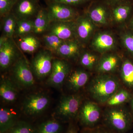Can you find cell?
<instances>
[{"label":"cell","instance_id":"cell-6","mask_svg":"<svg viewBox=\"0 0 133 133\" xmlns=\"http://www.w3.org/2000/svg\"><path fill=\"white\" fill-rule=\"evenodd\" d=\"M105 119L109 126L119 132L125 131L130 121V116L126 110L116 107H113L107 111Z\"/></svg>","mask_w":133,"mask_h":133},{"label":"cell","instance_id":"cell-18","mask_svg":"<svg viewBox=\"0 0 133 133\" xmlns=\"http://www.w3.org/2000/svg\"><path fill=\"white\" fill-rule=\"evenodd\" d=\"M79 45L76 40L65 41L60 46L56 55L64 58H72L78 55Z\"/></svg>","mask_w":133,"mask_h":133},{"label":"cell","instance_id":"cell-25","mask_svg":"<svg viewBox=\"0 0 133 133\" xmlns=\"http://www.w3.org/2000/svg\"><path fill=\"white\" fill-rule=\"evenodd\" d=\"M119 63V59L116 56L110 55L103 58L101 60L98 70L99 72H107L114 70Z\"/></svg>","mask_w":133,"mask_h":133},{"label":"cell","instance_id":"cell-39","mask_svg":"<svg viewBox=\"0 0 133 133\" xmlns=\"http://www.w3.org/2000/svg\"><path fill=\"white\" fill-rule=\"evenodd\" d=\"M36 1H37L39 2L40 0H36Z\"/></svg>","mask_w":133,"mask_h":133},{"label":"cell","instance_id":"cell-2","mask_svg":"<svg viewBox=\"0 0 133 133\" xmlns=\"http://www.w3.org/2000/svg\"><path fill=\"white\" fill-rule=\"evenodd\" d=\"M52 53L46 49L39 51L33 58L30 65L33 74L42 79L50 76L53 61Z\"/></svg>","mask_w":133,"mask_h":133},{"label":"cell","instance_id":"cell-11","mask_svg":"<svg viewBox=\"0 0 133 133\" xmlns=\"http://www.w3.org/2000/svg\"><path fill=\"white\" fill-rule=\"evenodd\" d=\"M47 32L64 41L72 40L76 35V23L73 21L51 22Z\"/></svg>","mask_w":133,"mask_h":133},{"label":"cell","instance_id":"cell-29","mask_svg":"<svg viewBox=\"0 0 133 133\" xmlns=\"http://www.w3.org/2000/svg\"><path fill=\"white\" fill-rule=\"evenodd\" d=\"M130 11L131 7L129 5H120L114 9L113 14L116 21L122 22L127 18Z\"/></svg>","mask_w":133,"mask_h":133},{"label":"cell","instance_id":"cell-21","mask_svg":"<svg viewBox=\"0 0 133 133\" xmlns=\"http://www.w3.org/2000/svg\"><path fill=\"white\" fill-rule=\"evenodd\" d=\"M76 23V35L81 40L88 38L93 29V26L89 19L81 17Z\"/></svg>","mask_w":133,"mask_h":133},{"label":"cell","instance_id":"cell-40","mask_svg":"<svg viewBox=\"0 0 133 133\" xmlns=\"http://www.w3.org/2000/svg\"><path fill=\"white\" fill-rule=\"evenodd\" d=\"M132 24H133V20H132Z\"/></svg>","mask_w":133,"mask_h":133},{"label":"cell","instance_id":"cell-26","mask_svg":"<svg viewBox=\"0 0 133 133\" xmlns=\"http://www.w3.org/2000/svg\"><path fill=\"white\" fill-rule=\"evenodd\" d=\"M122 81L126 85L133 88V64L126 60L122 64L121 70Z\"/></svg>","mask_w":133,"mask_h":133},{"label":"cell","instance_id":"cell-12","mask_svg":"<svg viewBox=\"0 0 133 133\" xmlns=\"http://www.w3.org/2000/svg\"><path fill=\"white\" fill-rule=\"evenodd\" d=\"M100 108L97 104L91 101H87L81 107L79 118L83 124L92 126L96 124L100 118Z\"/></svg>","mask_w":133,"mask_h":133},{"label":"cell","instance_id":"cell-3","mask_svg":"<svg viewBox=\"0 0 133 133\" xmlns=\"http://www.w3.org/2000/svg\"><path fill=\"white\" fill-rule=\"evenodd\" d=\"M12 67L13 77L19 85L28 88L34 84V74L30 64L25 58L20 57Z\"/></svg>","mask_w":133,"mask_h":133},{"label":"cell","instance_id":"cell-31","mask_svg":"<svg viewBox=\"0 0 133 133\" xmlns=\"http://www.w3.org/2000/svg\"><path fill=\"white\" fill-rule=\"evenodd\" d=\"M96 61V57L88 52H85L80 57V62L81 65L88 69H91L94 66Z\"/></svg>","mask_w":133,"mask_h":133},{"label":"cell","instance_id":"cell-20","mask_svg":"<svg viewBox=\"0 0 133 133\" xmlns=\"http://www.w3.org/2000/svg\"><path fill=\"white\" fill-rule=\"evenodd\" d=\"M2 35L8 38H13L14 35L17 19L12 12L2 17Z\"/></svg>","mask_w":133,"mask_h":133},{"label":"cell","instance_id":"cell-23","mask_svg":"<svg viewBox=\"0 0 133 133\" xmlns=\"http://www.w3.org/2000/svg\"><path fill=\"white\" fill-rule=\"evenodd\" d=\"M33 19L17 20L14 36L17 38L33 33Z\"/></svg>","mask_w":133,"mask_h":133},{"label":"cell","instance_id":"cell-9","mask_svg":"<svg viewBox=\"0 0 133 133\" xmlns=\"http://www.w3.org/2000/svg\"><path fill=\"white\" fill-rule=\"evenodd\" d=\"M36 0H17L11 12L17 20L34 19L41 9Z\"/></svg>","mask_w":133,"mask_h":133},{"label":"cell","instance_id":"cell-27","mask_svg":"<svg viewBox=\"0 0 133 133\" xmlns=\"http://www.w3.org/2000/svg\"><path fill=\"white\" fill-rule=\"evenodd\" d=\"M62 126L55 120H50L41 124L36 133H60Z\"/></svg>","mask_w":133,"mask_h":133},{"label":"cell","instance_id":"cell-34","mask_svg":"<svg viewBox=\"0 0 133 133\" xmlns=\"http://www.w3.org/2000/svg\"><path fill=\"white\" fill-rule=\"evenodd\" d=\"M48 1L63 3L65 5L71 6H76V5L83 4L84 3L88 1L89 0H48Z\"/></svg>","mask_w":133,"mask_h":133},{"label":"cell","instance_id":"cell-7","mask_svg":"<svg viewBox=\"0 0 133 133\" xmlns=\"http://www.w3.org/2000/svg\"><path fill=\"white\" fill-rule=\"evenodd\" d=\"M81 104V98L79 95H72L63 97L56 110V115L63 119L74 118L80 109Z\"/></svg>","mask_w":133,"mask_h":133},{"label":"cell","instance_id":"cell-38","mask_svg":"<svg viewBox=\"0 0 133 133\" xmlns=\"http://www.w3.org/2000/svg\"><path fill=\"white\" fill-rule=\"evenodd\" d=\"M131 105H132V109L133 111V99L132 100V102H131Z\"/></svg>","mask_w":133,"mask_h":133},{"label":"cell","instance_id":"cell-5","mask_svg":"<svg viewBox=\"0 0 133 133\" xmlns=\"http://www.w3.org/2000/svg\"><path fill=\"white\" fill-rule=\"evenodd\" d=\"M50 21H73L77 16V12L71 6L51 1H46Z\"/></svg>","mask_w":133,"mask_h":133},{"label":"cell","instance_id":"cell-35","mask_svg":"<svg viewBox=\"0 0 133 133\" xmlns=\"http://www.w3.org/2000/svg\"><path fill=\"white\" fill-rule=\"evenodd\" d=\"M90 133H110L108 132L107 131H105L104 130L102 129H95L91 131Z\"/></svg>","mask_w":133,"mask_h":133},{"label":"cell","instance_id":"cell-8","mask_svg":"<svg viewBox=\"0 0 133 133\" xmlns=\"http://www.w3.org/2000/svg\"><path fill=\"white\" fill-rule=\"evenodd\" d=\"M17 46L13 38H8L0 44V67L5 71L12 67L20 57Z\"/></svg>","mask_w":133,"mask_h":133},{"label":"cell","instance_id":"cell-36","mask_svg":"<svg viewBox=\"0 0 133 133\" xmlns=\"http://www.w3.org/2000/svg\"><path fill=\"white\" fill-rule=\"evenodd\" d=\"M108 2L111 3H115L118 2L119 1H121V0H107Z\"/></svg>","mask_w":133,"mask_h":133},{"label":"cell","instance_id":"cell-37","mask_svg":"<svg viewBox=\"0 0 133 133\" xmlns=\"http://www.w3.org/2000/svg\"><path fill=\"white\" fill-rule=\"evenodd\" d=\"M66 133H77L76 131L73 129H70Z\"/></svg>","mask_w":133,"mask_h":133},{"label":"cell","instance_id":"cell-32","mask_svg":"<svg viewBox=\"0 0 133 133\" xmlns=\"http://www.w3.org/2000/svg\"><path fill=\"white\" fill-rule=\"evenodd\" d=\"M17 0H0V15L1 17L11 12Z\"/></svg>","mask_w":133,"mask_h":133},{"label":"cell","instance_id":"cell-14","mask_svg":"<svg viewBox=\"0 0 133 133\" xmlns=\"http://www.w3.org/2000/svg\"><path fill=\"white\" fill-rule=\"evenodd\" d=\"M89 78V75L86 72L76 70L67 77V86L72 90H78L87 83Z\"/></svg>","mask_w":133,"mask_h":133},{"label":"cell","instance_id":"cell-28","mask_svg":"<svg viewBox=\"0 0 133 133\" xmlns=\"http://www.w3.org/2000/svg\"><path fill=\"white\" fill-rule=\"evenodd\" d=\"M130 94L125 90H119L113 95L106 102L109 106L116 107L127 102L130 99Z\"/></svg>","mask_w":133,"mask_h":133},{"label":"cell","instance_id":"cell-1","mask_svg":"<svg viewBox=\"0 0 133 133\" xmlns=\"http://www.w3.org/2000/svg\"><path fill=\"white\" fill-rule=\"evenodd\" d=\"M119 88V83L116 78L108 75H101L93 79L89 85V91L97 102L106 103Z\"/></svg>","mask_w":133,"mask_h":133},{"label":"cell","instance_id":"cell-4","mask_svg":"<svg viewBox=\"0 0 133 133\" xmlns=\"http://www.w3.org/2000/svg\"><path fill=\"white\" fill-rule=\"evenodd\" d=\"M50 102L49 97L45 94H33L25 98L23 104V109L27 115L36 116L44 111L49 107Z\"/></svg>","mask_w":133,"mask_h":133},{"label":"cell","instance_id":"cell-17","mask_svg":"<svg viewBox=\"0 0 133 133\" xmlns=\"http://www.w3.org/2000/svg\"><path fill=\"white\" fill-rule=\"evenodd\" d=\"M18 38V47L23 51L26 53L32 54L35 52L41 45L39 39L32 33Z\"/></svg>","mask_w":133,"mask_h":133},{"label":"cell","instance_id":"cell-30","mask_svg":"<svg viewBox=\"0 0 133 133\" xmlns=\"http://www.w3.org/2000/svg\"><path fill=\"white\" fill-rule=\"evenodd\" d=\"M5 133H35L31 125L25 122H17Z\"/></svg>","mask_w":133,"mask_h":133},{"label":"cell","instance_id":"cell-15","mask_svg":"<svg viewBox=\"0 0 133 133\" xmlns=\"http://www.w3.org/2000/svg\"><path fill=\"white\" fill-rule=\"evenodd\" d=\"M0 96L3 101L7 103H12L16 100L18 92L12 81L8 78H4L1 81Z\"/></svg>","mask_w":133,"mask_h":133},{"label":"cell","instance_id":"cell-33","mask_svg":"<svg viewBox=\"0 0 133 133\" xmlns=\"http://www.w3.org/2000/svg\"><path fill=\"white\" fill-rule=\"evenodd\" d=\"M123 42L127 49L133 54V35H126L123 38Z\"/></svg>","mask_w":133,"mask_h":133},{"label":"cell","instance_id":"cell-24","mask_svg":"<svg viewBox=\"0 0 133 133\" xmlns=\"http://www.w3.org/2000/svg\"><path fill=\"white\" fill-rule=\"evenodd\" d=\"M89 15L93 21L96 23L102 24L107 23V10L103 5H97L92 8Z\"/></svg>","mask_w":133,"mask_h":133},{"label":"cell","instance_id":"cell-13","mask_svg":"<svg viewBox=\"0 0 133 133\" xmlns=\"http://www.w3.org/2000/svg\"><path fill=\"white\" fill-rule=\"evenodd\" d=\"M17 114L12 108L2 107L0 109V133H5L17 122Z\"/></svg>","mask_w":133,"mask_h":133},{"label":"cell","instance_id":"cell-22","mask_svg":"<svg viewBox=\"0 0 133 133\" xmlns=\"http://www.w3.org/2000/svg\"><path fill=\"white\" fill-rule=\"evenodd\" d=\"M47 32L43 37L45 49L56 55L60 46L65 41L62 40L52 33Z\"/></svg>","mask_w":133,"mask_h":133},{"label":"cell","instance_id":"cell-19","mask_svg":"<svg viewBox=\"0 0 133 133\" xmlns=\"http://www.w3.org/2000/svg\"><path fill=\"white\" fill-rule=\"evenodd\" d=\"M113 37L108 33H103L98 35L93 42L92 45L99 51H104L111 49L114 46Z\"/></svg>","mask_w":133,"mask_h":133},{"label":"cell","instance_id":"cell-16","mask_svg":"<svg viewBox=\"0 0 133 133\" xmlns=\"http://www.w3.org/2000/svg\"><path fill=\"white\" fill-rule=\"evenodd\" d=\"M50 22L46 8H41L33 19V34L41 35L47 32Z\"/></svg>","mask_w":133,"mask_h":133},{"label":"cell","instance_id":"cell-10","mask_svg":"<svg viewBox=\"0 0 133 133\" xmlns=\"http://www.w3.org/2000/svg\"><path fill=\"white\" fill-rule=\"evenodd\" d=\"M70 69L69 64L64 60L54 59L52 71L47 80V84L55 88L61 87L69 76Z\"/></svg>","mask_w":133,"mask_h":133}]
</instances>
